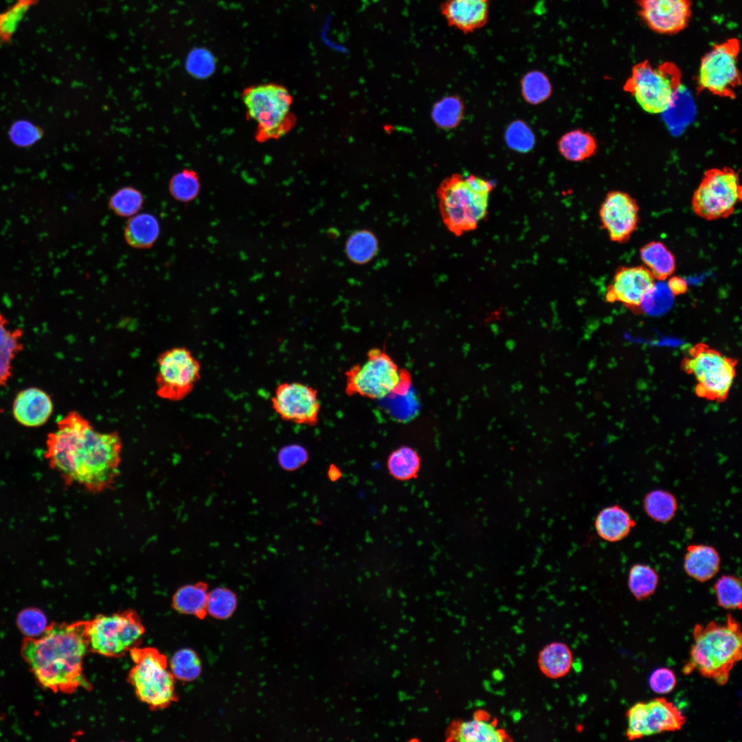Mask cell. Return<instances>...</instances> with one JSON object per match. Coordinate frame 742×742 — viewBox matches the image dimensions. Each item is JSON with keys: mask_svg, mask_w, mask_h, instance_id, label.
Here are the masks:
<instances>
[{"mask_svg": "<svg viewBox=\"0 0 742 742\" xmlns=\"http://www.w3.org/2000/svg\"><path fill=\"white\" fill-rule=\"evenodd\" d=\"M122 447L117 431H97L80 413L71 411L47 434L44 458L66 485L98 494L115 484Z\"/></svg>", "mask_w": 742, "mask_h": 742, "instance_id": "cell-1", "label": "cell"}, {"mask_svg": "<svg viewBox=\"0 0 742 742\" xmlns=\"http://www.w3.org/2000/svg\"><path fill=\"white\" fill-rule=\"evenodd\" d=\"M86 622L54 624L38 638L23 640V657L43 686L65 693L92 688L83 671L89 651Z\"/></svg>", "mask_w": 742, "mask_h": 742, "instance_id": "cell-2", "label": "cell"}, {"mask_svg": "<svg viewBox=\"0 0 742 742\" xmlns=\"http://www.w3.org/2000/svg\"><path fill=\"white\" fill-rule=\"evenodd\" d=\"M693 644L682 672L690 675L697 671L702 677L726 685L734 665L741 660V625L728 614L724 623L711 621L697 624L693 632Z\"/></svg>", "mask_w": 742, "mask_h": 742, "instance_id": "cell-3", "label": "cell"}, {"mask_svg": "<svg viewBox=\"0 0 742 742\" xmlns=\"http://www.w3.org/2000/svg\"><path fill=\"white\" fill-rule=\"evenodd\" d=\"M493 183L474 175L456 173L440 184L438 210L447 229L456 236L475 230L488 214Z\"/></svg>", "mask_w": 742, "mask_h": 742, "instance_id": "cell-4", "label": "cell"}, {"mask_svg": "<svg viewBox=\"0 0 742 742\" xmlns=\"http://www.w3.org/2000/svg\"><path fill=\"white\" fill-rule=\"evenodd\" d=\"M345 391L348 396L359 395L382 399L391 394H407L412 384L411 374L400 368L385 349L373 348L363 363H357L346 372Z\"/></svg>", "mask_w": 742, "mask_h": 742, "instance_id": "cell-5", "label": "cell"}, {"mask_svg": "<svg viewBox=\"0 0 742 742\" xmlns=\"http://www.w3.org/2000/svg\"><path fill=\"white\" fill-rule=\"evenodd\" d=\"M738 361L704 342L690 347L680 366L693 376L695 395L708 401L723 403L729 396L737 376Z\"/></svg>", "mask_w": 742, "mask_h": 742, "instance_id": "cell-6", "label": "cell"}, {"mask_svg": "<svg viewBox=\"0 0 742 742\" xmlns=\"http://www.w3.org/2000/svg\"><path fill=\"white\" fill-rule=\"evenodd\" d=\"M682 80V71L675 63L665 61L653 65L644 60L633 66L622 89L643 111L660 114L673 106Z\"/></svg>", "mask_w": 742, "mask_h": 742, "instance_id": "cell-7", "label": "cell"}, {"mask_svg": "<svg viewBox=\"0 0 742 742\" xmlns=\"http://www.w3.org/2000/svg\"><path fill=\"white\" fill-rule=\"evenodd\" d=\"M129 654L134 665L127 680L137 697L154 710L176 702L175 678L168 668L166 656L153 647H137Z\"/></svg>", "mask_w": 742, "mask_h": 742, "instance_id": "cell-8", "label": "cell"}, {"mask_svg": "<svg viewBox=\"0 0 742 742\" xmlns=\"http://www.w3.org/2000/svg\"><path fill=\"white\" fill-rule=\"evenodd\" d=\"M247 115L256 124L259 142L285 135L295 124L291 111L292 96L283 86L275 83L254 85L242 94Z\"/></svg>", "mask_w": 742, "mask_h": 742, "instance_id": "cell-9", "label": "cell"}, {"mask_svg": "<svg viewBox=\"0 0 742 742\" xmlns=\"http://www.w3.org/2000/svg\"><path fill=\"white\" fill-rule=\"evenodd\" d=\"M145 627L137 613L128 609L98 615L86 622L89 651L108 657H120L139 647Z\"/></svg>", "mask_w": 742, "mask_h": 742, "instance_id": "cell-10", "label": "cell"}, {"mask_svg": "<svg viewBox=\"0 0 742 742\" xmlns=\"http://www.w3.org/2000/svg\"><path fill=\"white\" fill-rule=\"evenodd\" d=\"M742 200L739 175L728 166L706 170L695 190L692 209L706 221L726 218L735 211Z\"/></svg>", "mask_w": 742, "mask_h": 742, "instance_id": "cell-11", "label": "cell"}, {"mask_svg": "<svg viewBox=\"0 0 742 742\" xmlns=\"http://www.w3.org/2000/svg\"><path fill=\"white\" fill-rule=\"evenodd\" d=\"M739 41L728 38L715 43L701 58L697 76V91L735 99L741 85L739 68Z\"/></svg>", "mask_w": 742, "mask_h": 742, "instance_id": "cell-12", "label": "cell"}, {"mask_svg": "<svg viewBox=\"0 0 742 742\" xmlns=\"http://www.w3.org/2000/svg\"><path fill=\"white\" fill-rule=\"evenodd\" d=\"M201 379V365L185 347H174L157 358L156 394L169 401L184 399Z\"/></svg>", "mask_w": 742, "mask_h": 742, "instance_id": "cell-13", "label": "cell"}, {"mask_svg": "<svg viewBox=\"0 0 742 742\" xmlns=\"http://www.w3.org/2000/svg\"><path fill=\"white\" fill-rule=\"evenodd\" d=\"M626 717V737L629 741L680 730L686 722L677 707L663 697L635 704L627 711Z\"/></svg>", "mask_w": 742, "mask_h": 742, "instance_id": "cell-14", "label": "cell"}, {"mask_svg": "<svg viewBox=\"0 0 742 742\" xmlns=\"http://www.w3.org/2000/svg\"><path fill=\"white\" fill-rule=\"evenodd\" d=\"M271 407L283 420L315 427L319 421L321 403L315 387L299 381L282 382L271 398Z\"/></svg>", "mask_w": 742, "mask_h": 742, "instance_id": "cell-15", "label": "cell"}, {"mask_svg": "<svg viewBox=\"0 0 742 742\" xmlns=\"http://www.w3.org/2000/svg\"><path fill=\"white\" fill-rule=\"evenodd\" d=\"M599 218L611 241L625 243L638 227L640 207L629 193L609 191L600 205Z\"/></svg>", "mask_w": 742, "mask_h": 742, "instance_id": "cell-16", "label": "cell"}, {"mask_svg": "<svg viewBox=\"0 0 742 742\" xmlns=\"http://www.w3.org/2000/svg\"><path fill=\"white\" fill-rule=\"evenodd\" d=\"M691 0H637L638 14L655 33L673 35L685 30L692 17Z\"/></svg>", "mask_w": 742, "mask_h": 742, "instance_id": "cell-17", "label": "cell"}, {"mask_svg": "<svg viewBox=\"0 0 742 742\" xmlns=\"http://www.w3.org/2000/svg\"><path fill=\"white\" fill-rule=\"evenodd\" d=\"M655 285V280L645 266H620L607 286L605 300L622 303L631 311L640 313L645 296Z\"/></svg>", "mask_w": 742, "mask_h": 742, "instance_id": "cell-18", "label": "cell"}, {"mask_svg": "<svg viewBox=\"0 0 742 742\" xmlns=\"http://www.w3.org/2000/svg\"><path fill=\"white\" fill-rule=\"evenodd\" d=\"M490 8L491 0H445L440 10L449 27L468 34L486 25Z\"/></svg>", "mask_w": 742, "mask_h": 742, "instance_id": "cell-19", "label": "cell"}, {"mask_svg": "<svg viewBox=\"0 0 742 742\" xmlns=\"http://www.w3.org/2000/svg\"><path fill=\"white\" fill-rule=\"evenodd\" d=\"M54 410L51 396L43 390L30 387L19 392L14 398L12 412L20 425L38 427L45 425Z\"/></svg>", "mask_w": 742, "mask_h": 742, "instance_id": "cell-20", "label": "cell"}, {"mask_svg": "<svg viewBox=\"0 0 742 742\" xmlns=\"http://www.w3.org/2000/svg\"><path fill=\"white\" fill-rule=\"evenodd\" d=\"M721 558L712 546L693 543L689 545L684 558V569L692 578L699 582L712 579L719 571Z\"/></svg>", "mask_w": 742, "mask_h": 742, "instance_id": "cell-21", "label": "cell"}, {"mask_svg": "<svg viewBox=\"0 0 742 742\" xmlns=\"http://www.w3.org/2000/svg\"><path fill=\"white\" fill-rule=\"evenodd\" d=\"M636 526L631 515L622 507L614 504L603 508L596 517L594 527L597 535L608 542H618L626 538Z\"/></svg>", "mask_w": 742, "mask_h": 742, "instance_id": "cell-22", "label": "cell"}, {"mask_svg": "<svg viewBox=\"0 0 742 742\" xmlns=\"http://www.w3.org/2000/svg\"><path fill=\"white\" fill-rule=\"evenodd\" d=\"M23 330L11 328L0 313V390L5 387L13 373V362L23 350Z\"/></svg>", "mask_w": 742, "mask_h": 742, "instance_id": "cell-23", "label": "cell"}, {"mask_svg": "<svg viewBox=\"0 0 742 742\" xmlns=\"http://www.w3.org/2000/svg\"><path fill=\"white\" fill-rule=\"evenodd\" d=\"M160 227L157 218L150 213L135 214L128 220L124 227L127 244L136 249H148L159 238Z\"/></svg>", "mask_w": 742, "mask_h": 742, "instance_id": "cell-24", "label": "cell"}, {"mask_svg": "<svg viewBox=\"0 0 742 742\" xmlns=\"http://www.w3.org/2000/svg\"><path fill=\"white\" fill-rule=\"evenodd\" d=\"M208 586L205 582L184 585L172 598V606L177 612L203 619L207 616Z\"/></svg>", "mask_w": 742, "mask_h": 742, "instance_id": "cell-25", "label": "cell"}, {"mask_svg": "<svg viewBox=\"0 0 742 742\" xmlns=\"http://www.w3.org/2000/svg\"><path fill=\"white\" fill-rule=\"evenodd\" d=\"M640 256L655 280H665L675 271V258L661 241H651L644 245L640 249Z\"/></svg>", "mask_w": 742, "mask_h": 742, "instance_id": "cell-26", "label": "cell"}, {"mask_svg": "<svg viewBox=\"0 0 742 742\" xmlns=\"http://www.w3.org/2000/svg\"><path fill=\"white\" fill-rule=\"evenodd\" d=\"M572 661L570 649L560 642L547 644L540 651L538 657L541 671L551 679L561 678L567 675L571 669Z\"/></svg>", "mask_w": 742, "mask_h": 742, "instance_id": "cell-27", "label": "cell"}, {"mask_svg": "<svg viewBox=\"0 0 742 742\" xmlns=\"http://www.w3.org/2000/svg\"><path fill=\"white\" fill-rule=\"evenodd\" d=\"M560 154L567 160L579 162L593 157L598 145L594 136L583 129H574L565 133L558 142Z\"/></svg>", "mask_w": 742, "mask_h": 742, "instance_id": "cell-28", "label": "cell"}, {"mask_svg": "<svg viewBox=\"0 0 742 742\" xmlns=\"http://www.w3.org/2000/svg\"><path fill=\"white\" fill-rule=\"evenodd\" d=\"M420 458L411 447L403 445L392 451L387 460L390 475L398 481L417 477L420 469Z\"/></svg>", "mask_w": 742, "mask_h": 742, "instance_id": "cell-29", "label": "cell"}, {"mask_svg": "<svg viewBox=\"0 0 742 742\" xmlns=\"http://www.w3.org/2000/svg\"><path fill=\"white\" fill-rule=\"evenodd\" d=\"M345 251L347 258L352 263L366 265L376 256L379 251V240L370 230H356L347 238Z\"/></svg>", "mask_w": 742, "mask_h": 742, "instance_id": "cell-30", "label": "cell"}, {"mask_svg": "<svg viewBox=\"0 0 742 742\" xmlns=\"http://www.w3.org/2000/svg\"><path fill=\"white\" fill-rule=\"evenodd\" d=\"M642 503L647 516L661 524L671 521L678 509L675 496L670 491L663 489L649 491L644 497Z\"/></svg>", "mask_w": 742, "mask_h": 742, "instance_id": "cell-31", "label": "cell"}, {"mask_svg": "<svg viewBox=\"0 0 742 742\" xmlns=\"http://www.w3.org/2000/svg\"><path fill=\"white\" fill-rule=\"evenodd\" d=\"M659 583V575L651 566L643 563L633 565L628 574V587L638 600L652 596Z\"/></svg>", "mask_w": 742, "mask_h": 742, "instance_id": "cell-32", "label": "cell"}, {"mask_svg": "<svg viewBox=\"0 0 742 742\" xmlns=\"http://www.w3.org/2000/svg\"><path fill=\"white\" fill-rule=\"evenodd\" d=\"M456 739L464 742H501L506 740V735L492 723L473 719L461 723Z\"/></svg>", "mask_w": 742, "mask_h": 742, "instance_id": "cell-33", "label": "cell"}, {"mask_svg": "<svg viewBox=\"0 0 742 742\" xmlns=\"http://www.w3.org/2000/svg\"><path fill=\"white\" fill-rule=\"evenodd\" d=\"M39 1L15 0L5 10L0 12V44L11 41L26 14Z\"/></svg>", "mask_w": 742, "mask_h": 742, "instance_id": "cell-34", "label": "cell"}, {"mask_svg": "<svg viewBox=\"0 0 742 742\" xmlns=\"http://www.w3.org/2000/svg\"><path fill=\"white\" fill-rule=\"evenodd\" d=\"M170 669L177 679L190 682L196 679L202 671L201 661L192 649L183 648L178 650L170 662Z\"/></svg>", "mask_w": 742, "mask_h": 742, "instance_id": "cell-35", "label": "cell"}, {"mask_svg": "<svg viewBox=\"0 0 742 742\" xmlns=\"http://www.w3.org/2000/svg\"><path fill=\"white\" fill-rule=\"evenodd\" d=\"M464 115V104L456 95L445 97L433 106L431 117L435 124L444 129L456 127Z\"/></svg>", "mask_w": 742, "mask_h": 742, "instance_id": "cell-36", "label": "cell"}, {"mask_svg": "<svg viewBox=\"0 0 742 742\" xmlns=\"http://www.w3.org/2000/svg\"><path fill=\"white\" fill-rule=\"evenodd\" d=\"M521 94L530 104H539L551 95L552 85L547 75L539 70L526 73L521 79Z\"/></svg>", "mask_w": 742, "mask_h": 742, "instance_id": "cell-37", "label": "cell"}, {"mask_svg": "<svg viewBox=\"0 0 742 742\" xmlns=\"http://www.w3.org/2000/svg\"><path fill=\"white\" fill-rule=\"evenodd\" d=\"M717 604L725 609H741V581L733 574H723L713 587Z\"/></svg>", "mask_w": 742, "mask_h": 742, "instance_id": "cell-38", "label": "cell"}, {"mask_svg": "<svg viewBox=\"0 0 742 742\" xmlns=\"http://www.w3.org/2000/svg\"><path fill=\"white\" fill-rule=\"evenodd\" d=\"M168 187L170 195L176 201L189 203L199 195L201 184L199 176L194 170L184 169L171 177Z\"/></svg>", "mask_w": 742, "mask_h": 742, "instance_id": "cell-39", "label": "cell"}, {"mask_svg": "<svg viewBox=\"0 0 742 742\" xmlns=\"http://www.w3.org/2000/svg\"><path fill=\"white\" fill-rule=\"evenodd\" d=\"M144 196L138 189L125 186L118 189L110 197L109 208L120 217H131L142 208Z\"/></svg>", "mask_w": 742, "mask_h": 742, "instance_id": "cell-40", "label": "cell"}, {"mask_svg": "<svg viewBox=\"0 0 742 742\" xmlns=\"http://www.w3.org/2000/svg\"><path fill=\"white\" fill-rule=\"evenodd\" d=\"M237 607L236 594L226 587H216L208 593L207 614L218 620L230 618Z\"/></svg>", "mask_w": 742, "mask_h": 742, "instance_id": "cell-41", "label": "cell"}, {"mask_svg": "<svg viewBox=\"0 0 742 742\" xmlns=\"http://www.w3.org/2000/svg\"><path fill=\"white\" fill-rule=\"evenodd\" d=\"M505 139L507 145L520 153L530 151L535 144V136L530 127L523 121L515 120L506 128Z\"/></svg>", "mask_w": 742, "mask_h": 742, "instance_id": "cell-42", "label": "cell"}, {"mask_svg": "<svg viewBox=\"0 0 742 742\" xmlns=\"http://www.w3.org/2000/svg\"><path fill=\"white\" fill-rule=\"evenodd\" d=\"M46 618L44 614L36 609H27L21 611L17 618V625L27 638L41 635L46 629Z\"/></svg>", "mask_w": 742, "mask_h": 742, "instance_id": "cell-43", "label": "cell"}, {"mask_svg": "<svg viewBox=\"0 0 742 742\" xmlns=\"http://www.w3.org/2000/svg\"><path fill=\"white\" fill-rule=\"evenodd\" d=\"M308 460L307 450L300 445H289L281 448L278 453V462L287 471H295L304 466Z\"/></svg>", "mask_w": 742, "mask_h": 742, "instance_id": "cell-44", "label": "cell"}, {"mask_svg": "<svg viewBox=\"0 0 742 742\" xmlns=\"http://www.w3.org/2000/svg\"><path fill=\"white\" fill-rule=\"evenodd\" d=\"M215 66L213 55L205 49H199L192 53L187 62L188 72L198 78H205L211 76L215 69Z\"/></svg>", "mask_w": 742, "mask_h": 742, "instance_id": "cell-45", "label": "cell"}, {"mask_svg": "<svg viewBox=\"0 0 742 742\" xmlns=\"http://www.w3.org/2000/svg\"><path fill=\"white\" fill-rule=\"evenodd\" d=\"M649 686L657 694H668L675 687L677 680L673 671L668 668L655 670L649 677Z\"/></svg>", "mask_w": 742, "mask_h": 742, "instance_id": "cell-46", "label": "cell"}, {"mask_svg": "<svg viewBox=\"0 0 742 742\" xmlns=\"http://www.w3.org/2000/svg\"><path fill=\"white\" fill-rule=\"evenodd\" d=\"M667 287L673 295L684 294L688 291L686 280L678 276H672L667 282Z\"/></svg>", "mask_w": 742, "mask_h": 742, "instance_id": "cell-47", "label": "cell"}, {"mask_svg": "<svg viewBox=\"0 0 742 742\" xmlns=\"http://www.w3.org/2000/svg\"><path fill=\"white\" fill-rule=\"evenodd\" d=\"M327 475L330 481L335 482L341 477V472L337 466L330 464L327 471Z\"/></svg>", "mask_w": 742, "mask_h": 742, "instance_id": "cell-48", "label": "cell"}]
</instances>
